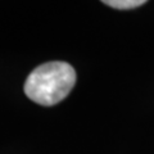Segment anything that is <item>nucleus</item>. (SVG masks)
<instances>
[{
    "label": "nucleus",
    "instance_id": "obj_1",
    "mask_svg": "<svg viewBox=\"0 0 154 154\" xmlns=\"http://www.w3.org/2000/svg\"><path fill=\"white\" fill-rule=\"evenodd\" d=\"M76 84V72L66 62H49L36 67L25 82V94L32 102L51 107L62 102Z\"/></svg>",
    "mask_w": 154,
    "mask_h": 154
},
{
    "label": "nucleus",
    "instance_id": "obj_2",
    "mask_svg": "<svg viewBox=\"0 0 154 154\" xmlns=\"http://www.w3.org/2000/svg\"><path fill=\"white\" fill-rule=\"evenodd\" d=\"M103 3L116 9H134L144 5L146 2L145 0H109V2Z\"/></svg>",
    "mask_w": 154,
    "mask_h": 154
}]
</instances>
